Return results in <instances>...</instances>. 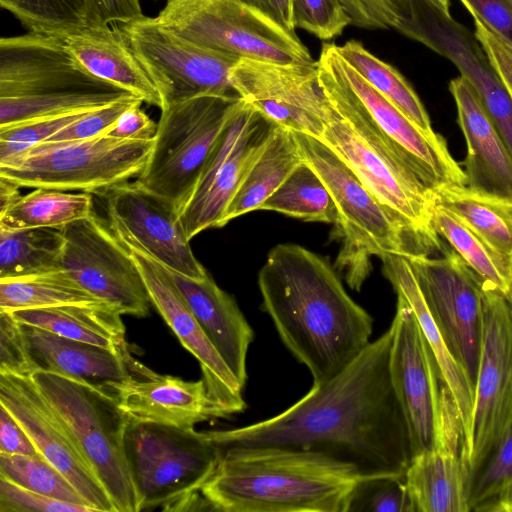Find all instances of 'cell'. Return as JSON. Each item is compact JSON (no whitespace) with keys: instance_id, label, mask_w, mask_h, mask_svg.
Returning a JSON list of instances; mask_svg holds the SVG:
<instances>
[{"instance_id":"cell-1","label":"cell","mask_w":512,"mask_h":512,"mask_svg":"<svg viewBox=\"0 0 512 512\" xmlns=\"http://www.w3.org/2000/svg\"><path fill=\"white\" fill-rule=\"evenodd\" d=\"M390 326L342 371L282 413L247 426L208 431L219 452L287 448L321 453L361 479L403 476L412 459L407 423L389 371Z\"/></svg>"},{"instance_id":"cell-2","label":"cell","mask_w":512,"mask_h":512,"mask_svg":"<svg viewBox=\"0 0 512 512\" xmlns=\"http://www.w3.org/2000/svg\"><path fill=\"white\" fill-rule=\"evenodd\" d=\"M258 286L263 309L313 385L332 379L370 343L373 318L349 296L328 258L278 244L259 271Z\"/></svg>"},{"instance_id":"cell-3","label":"cell","mask_w":512,"mask_h":512,"mask_svg":"<svg viewBox=\"0 0 512 512\" xmlns=\"http://www.w3.org/2000/svg\"><path fill=\"white\" fill-rule=\"evenodd\" d=\"M201 489L222 512H346L362 480L349 465L318 452L287 448L230 449Z\"/></svg>"},{"instance_id":"cell-4","label":"cell","mask_w":512,"mask_h":512,"mask_svg":"<svg viewBox=\"0 0 512 512\" xmlns=\"http://www.w3.org/2000/svg\"><path fill=\"white\" fill-rule=\"evenodd\" d=\"M318 81L328 102L320 137L399 221L422 254L441 252L442 238L433 227L435 194L387 141L335 69L322 46Z\"/></svg>"},{"instance_id":"cell-5","label":"cell","mask_w":512,"mask_h":512,"mask_svg":"<svg viewBox=\"0 0 512 512\" xmlns=\"http://www.w3.org/2000/svg\"><path fill=\"white\" fill-rule=\"evenodd\" d=\"M130 97L136 96L87 72L64 39L30 32L0 39V127Z\"/></svg>"},{"instance_id":"cell-6","label":"cell","mask_w":512,"mask_h":512,"mask_svg":"<svg viewBox=\"0 0 512 512\" xmlns=\"http://www.w3.org/2000/svg\"><path fill=\"white\" fill-rule=\"evenodd\" d=\"M124 449L138 512L211 510L201 489L221 456L208 431L130 419Z\"/></svg>"},{"instance_id":"cell-7","label":"cell","mask_w":512,"mask_h":512,"mask_svg":"<svg viewBox=\"0 0 512 512\" xmlns=\"http://www.w3.org/2000/svg\"><path fill=\"white\" fill-rule=\"evenodd\" d=\"M303 160L319 175L337 209L342 248L336 260L346 281L360 290L371 271L370 258L422 254L418 245L358 176L320 140L295 133Z\"/></svg>"},{"instance_id":"cell-8","label":"cell","mask_w":512,"mask_h":512,"mask_svg":"<svg viewBox=\"0 0 512 512\" xmlns=\"http://www.w3.org/2000/svg\"><path fill=\"white\" fill-rule=\"evenodd\" d=\"M31 377L105 487L116 512H138L124 449L130 418L117 398L56 372L36 370Z\"/></svg>"},{"instance_id":"cell-9","label":"cell","mask_w":512,"mask_h":512,"mask_svg":"<svg viewBox=\"0 0 512 512\" xmlns=\"http://www.w3.org/2000/svg\"><path fill=\"white\" fill-rule=\"evenodd\" d=\"M153 138L121 139L103 134L78 140L46 141L0 160V177L20 187L100 195L138 177Z\"/></svg>"},{"instance_id":"cell-10","label":"cell","mask_w":512,"mask_h":512,"mask_svg":"<svg viewBox=\"0 0 512 512\" xmlns=\"http://www.w3.org/2000/svg\"><path fill=\"white\" fill-rule=\"evenodd\" d=\"M244 102L238 95H201L163 107L150 156L136 180L180 211Z\"/></svg>"},{"instance_id":"cell-11","label":"cell","mask_w":512,"mask_h":512,"mask_svg":"<svg viewBox=\"0 0 512 512\" xmlns=\"http://www.w3.org/2000/svg\"><path fill=\"white\" fill-rule=\"evenodd\" d=\"M390 326V377L407 423L412 457L447 441H463L459 415L434 353L413 310L398 295Z\"/></svg>"},{"instance_id":"cell-12","label":"cell","mask_w":512,"mask_h":512,"mask_svg":"<svg viewBox=\"0 0 512 512\" xmlns=\"http://www.w3.org/2000/svg\"><path fill=\"white\" fill-rule=\"evenodd\" d=\"M156 18L198 45L240 59L316 63L295 32L240 0H167Z\"/></svg>"},{"instance_id":"cell-13","label":"cell","mask_w":512,"mask_h":512,"mask_svg":"<svg viewBox=\"0 0 512 512\" xmlns=\"http://www.w3.org/2000/svg\"><path fill=\"white\" fill-rule=\"evenodd\" d=\"M119 29L156 86L162 108L201 95H238L230 72L240 58L198 45L156 17L144 16Z\"/></svg>"},{"instance_id":"cell-14","label":"cell","mask_w":512,"mask_h":512,"mask_svg":"<svg viewBox=\"0 0 512 512\" xmlns=\"http://www.w3.org/2000/svg\"><path fill=\"white\" fill-rule=\"evenodd\" d=\"M512 423V304L483 283L481 343L467 460L474 474Z\"/></svg>"},{"instance_id":"cell-15","label":"cell","mask_w":512,"mask_h":512,"mask_svg":"<svg viewBox=\"0 0 512 512\" xmlns=\"http://www.w3.org/2000/svg\"><path fill=\"white\" fill-rule=\"evenodd\" d=\"M440 254L407 257L450 352L475 388L484 280L449 244L443 245Z\"/></svg>"},{"instance_id":"cell-16","label":"cell","mask_w":512,"mask_h":512,"mask_svg":"<svg viewBox=\"0 0 512 512\" xmlns=\"http://www.w3.org/2000/svg\"><path fill=\"white\" fill-rule=\"evenodd\" d=\"M59 269L122 315L145 317L150 298L130 251L95 213L60 228Z\"/></svg>"},{"instance_id":"cell-17","label":"cell","mask_w":512,"mask_h":512,"mask_svg":"<svg viewBox=\"0 0 512 512\" xmlns=\"http://www.w3.org/2000/svg\"><path fill=\"white\" fill-rule=\"evenodd\" d=\"M274 126L246 102L231 119L180 210L189 240L204 230L221 227L228 205L264 150Z\"/></svg>"},{"instance_id":"cell-18","label":"cell","mask_w":512,"mask_h":512,"mask_svg":"<svg viewBox=\"0 0 512 512\" xmlns=\"http://www.w3.org/2000/svg\"><path fill=\"white\" fill-rule=\"evenodd\" d=\"M236 93L276 126L320 139L328 102L316 63L280 64L241 58L230 72Z\"/></svg>"},{"instance_id":"cell-19","label":"cell","mask_w":512,"mask_h":512,"mask_svg":"<svg viewBox=\"0 0 512 512\" xmlns=\"http://www.w3.org/2000/svg\"><path fill=\"white\" fill-rule=\"evenodd\" d=\"M109 226L125 245L134 246L165 267L193 279L208 272L195 257L180 211L137 180L100 194Z\"/></svg>"},{"instance_id":"cell-20","label":"cell","mask_w":512,"mask_h":512,"mask_svg":"<svg viewBox=\"0 0 512 512\" xmlns=\"http://www.w3.org/2000/svg\"><path fill=\"white\" fill-rule=\"evenodd\" d=\"M0 405L23 427L39 454L69 479L87 506L95 512H116L105 487L31 375L0 372Z\"/></svg>"},{"instance_id":"cell-21","label":"cell","mask_w":512,"mask_h":512,"mask_svg":"<svg viewBox=\"0 0 512 512\" xmlns=\"http://www.w3.org/2000/svg\"><path fill=\"white\" fill-rule=\"evenodd\" d=\"M323 46L370 119L429 190L466 185L464 169L451 155L441 134L420 129L342 58L335 43Z\"/></svg>"},{"instance_id":"cell-22","label":"cell","mask_w":512,"mask_h":512,"mask_svg":"<svg viewBox=\"0 0 512 512\" xmlns=\"http://www.w3.org/2000/svg\"><path fill=\"white\" fill-rule=\"evenodd\" d=\"M125 246L139 269L151 304L181 344L198 360L210 395L233 415L243 412L246 408L242 396L244 387L203 332L167 268L140 249Z\"/></svg>"},{"instance_id":"cell-23","label":"cell","mask_w":512,"mask_h":512,"mask_svg":"<svg viewBox=\"0 0 512 512\" xmlns=\"http://www.w3.org/2000/svg\"><path fill=\"white\" fill-rule=\"evenodd\" d=\"M115 396L120 408L136 421L194 427L199 422L233 415L210 395L203 379L186 381L160 375L135 358Z\"/></svg>"},{"instance_id":"cell-24","label":"cell","mask_w":512,"mask_h":512,"mask_svg":"<svg viewBox=\"0 0 512 512\" xmlns=\"http://www.w3.org/2000/svg\"><path fill=\"white\" fill-rule=\"evenodd\" d=\"M449 90L467 146L466 186L512 202V157L475 89L459 75L450 81Z\"/></svg>"},{"instance_id":"cell-25","label":"cell","mask_w":512,"mask_h":512,"mask_svg":"<svg viewBox=\"0 0 512 512\" xmlns=\"http://www.w3.org/2000/svg\"><path fill=\"white\" fill-rule=\"evenodd\" d=\"M20 324L34 371L60 373L114 396L130 374L133 357L129 349L112 350Z\"/></svg>"},{"instance_id":"cell-26","label":"cell","mask_w":512,"mask_h":512,"mask_svg":"<svg viewBox=\"0 0 512 512\" xmlns=\"http://www.w3.org/2000/svg\"><path fill=\"white\" fill-rule=\"evenodd\" d=\"M167 270L203 332L244 387L247 353L254 332L235 299L222 290L209 274L202 279H193Z\"/></svg>"},{"instance_id":"cell-27","label":"cell","mask_w":512,"mask_h":512,"mask_svg":"<svg viewBox=\"0 0 512 512\" xmlns=\"http://www.w3.org/2000/svg\"><path fill=\"white\" fill-rule=\"evenodd\" d=\"M404 478L414 512H469L471 471L462 441L413 456Z\"/></svg>"},{"instance_id":"cell-28","label":"cell","mask_w":512,"mask_h":512,"mask_svg":"<svg viewBox=\"0 0 512 512\" xmlns=\"http://www.w3.org/2000/svg\"><path fill=\"white\" fill-rule=\"evenodd\" d=\"M380 258L384 276L391 283L396 294L404 298L413 310L434 353L442 381L450 392L459 415L467 454L475 401L474 385L450 352L427 306L408 257L400 254H385Z\"/></svg>"},{"instance_id":"cell-29","label":"cell","mask_w":512,"mask_h":512,"mask_svg":"<svg viewBox=\"0 0 512 512\" xmlns=\"http://www.w3.org/2000/svg\"><path fill=\"white\" fill-rule=\"evenodd\" d=\"M76 61L93 76L111 83L143 102L162 108L161 96L119 27L88 29L64 39Z\"/></svg>"},{"instance_id":"cell-30","label":"cell","mask_w":512,"mask_h":512,"mask_svg":"<svg viewBox=\"0 0 512 512\" xmlns=\"http://www.w3.org/2000/svg\"><path fill=\"white\" fill-rule=\"evenodd\" d=\"M10 313L20 323L62 337L117 351L128 349L122 314L108 303L20 309Z\"/></svg>"},{"instance_id":"cell-31","label":"cell","mask_w":512,"mask_h":512,"mask_svg":"<svg viewBox=\"0 0 512 512\" xmlns=\"http://www.w3.org/2000/svg\"><path fill=\"white\" fill-rule=\"evenodd\" d=\"M302 162L295 132L275 125L264 150L228 205L221 227L236 217L259 210Z\"/></svg>"},{"instance_id":"cell-32","label":"cell","mask_w":512,"mask_h":512,"mask_svg":"<svg viewBox=\"0 0 512 512\" xmlns=\"http://www.w3.org/2000/svg\"><path fill=\"white\" fill-rule=\"evenodd\" d=\"M434 194L436 204L449 210L512 262V202L466 185L445 187Z\"/></svg>"},{"instance_id":"cell-33","label":"cell","mask_w":512,"mask_h":512,"mask_svg":"<svg viewBox=\"0 0 512 512\" xmlns=\"http://www.w3.org/2000/svg\"><path fill=\"white\" fill-rule=\"evenodd\" d=\"M92 213L91 193L34 188L0 213V228H61Z\"/></svg>"},{"instance_id":"cell-34","label":"cell","mask_w":512,"mask_h":512,"mask_svg":"<svg viewBox=\"0 0 512 512\" xmlns=\"http://www.w3.org/2000/svg\"><path fill=\"white\" fill-rule=\"evenodd\" d=\"M96 303L105 302L59 268L22 277L0 279V311Z\"/></svg>"},{"instance_id":"cell-35","label":"cell","mask_w":512,"mask_h":512,"mask_svg":"<svg viewBox=\"0 0 512 512\" xmlns=\"http://www.w3.org/2000/svg\"><path fill=\"white\" fill-rule=\"evenodd\" d=\"M432 223L437 234L464 259L489 287L512 295V262L486 244L449 210L436 204Z\"/></svg>"},{"instance_id":"cell-36","label":"cell","mask_w":512,"mask_h":512,"mask_svg":"<svg viewBox=\"0 0 512 512\" xmlns=\"http://www.w3.org/2000/svg\"><path fill=\"white\" fill-rule=\"evenodd\" d=\"M62 246L60 228H0V279L58 269Z\"/></svg>"},{"instance_id":"cell-37","label":"cell","mask_w":512,"mask_h":512,"mask_svg":"<svg viewBox=\"0 0 512 512\" xmlns=\"http://www.w3.org/2000/svg\"><path fill=\"white\" fill-rule=\"evenodd\" d=\"M337 50L371 86L420 129L428 134L435 133L429 115L417 93L394 67L376 57L356 40L337 45Z\"/></svg>"},{"instance_id":"cell-38","label":"cell","mask_w":512,"mask_h":512,"mask_svg":"<svg viewBox=\"0 0 512 512\" xmlns=\"http://www.w3.org/2000/svg\"><path fill=\"white\" fill-rule=\"evenodd\" d=\"M259 210L275 211L309 222L337 221L335 202L319 177L304 160Z\"/></svg>"},{"instance_id":"cell-39","label":"cell","mask_w":512,"mask_h":512,"mask_svg":"<svg viewBox=\"0 0 512 512\" xmlns=\"http://www.w3.org/2000/svg\"><path fill=\"white\" fill-rule=\"evenodd\" d=\"M30 32L66 39L90 29L85 0H0Z\"/></svg>"},{"instance_id":"cell-40","label":"cell","mask_w":512,"mask_h":512,"mask_svg":"<svg viewBox=\"0 0 512 512\" xmlns=\"http://www.w3.org/2000/svg\"><path fill=\"white\" fill-rule=\"evenodd\" d=\"M0 477L46 496L86 505L69 479L42 456L0 453Z\"/></svg>"},{"instance_id":"cell-41","label":"cell","mask_w":512,"mask_h":512,"mask_svg":"<svg viewBox=\"0 0 512 512\" xmlns=\"http://www.w3.org/2000/svg\"><path fill=\"white\" fill-rule=\"evenodd\" d=\"M512 488V423L471 481L469 511L497 512Z\"/></svg>"},{"instance_id":"cell-42","label":"cell","mask_w":512,"mask_h":512,"mask_svg":"<svg viewBox=\"0 0 512 512\" xmlns=\"http://www.w3.org/2000/svg\"><path fill=\"white\" fill-rule=\"evenodd\" d=\"M346 512H414L404 475L360 480Z\"/></svg>"},{"instance_id":"cell-43","label":"cell","mask_w":512,"mask_h":512,"mask_svg":"<svg viewBox=\"0 0 512 512\" xmlns=\"http://www.w3.org/2000/svg\"><path fill=\"white\" fill-rule=\"evenodd\" d=\"M94 111L69 112L0 127V160L20 154Z\"/></svg>"},{"instance_id":"cell-44","label":"cell","mask_w":512,"mask_h":512,"mask_svg":"<svg viewBox=\"0 0 512 512\" xmlns=\"http://www.w3.org/2000/svg\"><path fill=\"white\" fill-rule=\"evenodd\" d=\"M294 27L320 40L341 35L352 21L340 0H293Z\"/></svg>"},{"instance_id":"cell-45","label":"cell","mask_w":512,"mask_h":512,"mask_svg":"<svg viewBox=\"0 0 512 512\" xmlns=\"http://www.w3.org/2000/svg\"><path fill=\"white\" fill-rule=\"evenodd\" d=\"M340 1L351 18V25L368 30H397L410 12V0Z\"/></svg>"},{"instance_id":"cell-46","label":"cell","mask_w":512,"mask_h":512,"mask_svg":"<svg viewBox=\"0 0 512 512\" xmlns=\"http://www.w3.org/2000/svg\"><path fill=\"white\" fill-rule=\"evenodd\" d=\"M0 512H95L91 507L62 501L0 477Z\"/></svg>"},{"instance_id":"cell-47","label":"cell","mask_w":512,"mask_h":512,"mask_svg":"<svg viewBox=\"0 0 512 512\" xmlns=\"http://www.w3.org/2000/svg\"><path fill=\"white\" fill-rule=\"evenodd\" d=\"M138 103H143V100L138 97H130L91 111L47 141L88 139L107 134L120 116L128 108Z\"/></svg>"},{"instance_id":"cell-48","label":"cell","mask_w":512,"mask_h":512,"mask_svg":"<svg viewBox=\"0 0 512 512\" xmlns=\"http://www.w3.org/2000/svg\"><path fill=\"white\" fill-rule=\"evenodd\" d=\"M0 372H34L21 324L7 311H0Z\"/></svg>"},{"instance_id":"cell-49","label":"cell","mask_w":512,"mask_h":512,"mask_svg":"<svg viewBox=\"0 0 512 512\" xmlns=\"http://www.w3.org/2000/svg\"><path fill=\"white\" fill-rule=\"evenodd\" d=\"M90 29L126 24L144 17L140 0H85Z\"/></svg>"},{"instance_id":"cell-50","label":"cell","mask_w":512,"mask_h":512,"mask_svg":"<svg viewBox=\"0 0 512 512\" xmlns=\"http://www.w3.org/2000/svg\"><path fill=\"white\" fill-rule=\"evenodd\" d=\"M473 18L512 44V0H460Z\"/></svg>"},{"instance_id":"cell-51","label":"cell","mask_w":512,"mask_h":512,"mask_svg":"<svg viewBox=\"0 0 512 512\" xmlns=\"http://www.w3.org/2000/svg\"><path fill=\"white\" fill-rule=\"evenodd\" d=\"M474 19V34L512 97V44Z\"/></svg>"},{"instance_id":"cell-52","label":"cell","mask_w":512,"mask_h":512,"mask_svg":"<svg viewBox=\"0 0 512 512\" xmlns=\"http://www.w3.org/2000/svg\"><path fill=\"white\" fill-rule=\"evenodd\" d=\"M0 453L41 456L23 427L2 405H0Z\"/></svg>"},{"instance_id":"cell-53","label":"cell","mask_w":512,"mask_h":512,"mask_svg":"<svg viewBox=\"0 0 512 512\" xmlns=\"http://www.w3.org/2000/svg\"><path fill=\"white\" fill-rule=\"evenodd\" d=\"M141 104L128 108L107 135L132 140L152 139L156 133L157 124L140 108Z\"/></svg>"},{"instance_id":"cell-54","label":"cell","mask_w":512,"mask_h":512,"mask_svg":"<svg viewBox=\"0 0 512 512\" xmlns=\"http://www.w3.org/2000/svg\"><path fill=\"white\" fill-rule=\"evenodd\" d=\"M261 11L276 23L289 31L295 32L293 23V0H240Z\"/></svg>"},{"instance_id":"cell-55","label":"cell","mask_w":512,"mask_h":512,"mask_svg":"<svg viewBox=\"0 0 512 512\" xmlns=\"http://www.w3.org/2000/svg\"><path fill=\"white\" fill-rule=\"evenodd\" d=\"M19 185L0 177V213L12 206L20 197Z\"/></svg>"},{"instance_id":"cell-56","label":"cell","mask_w":512,"mask_h":512,"mask_svg":"<svg viewBox=\"0 0 512 512\" xmlns=\"http://www.w3.org/2000/svg\"><path fill=\"white\" fill-rule=\"evenodd\" d=\"M497 512H512V488L499 505Z\"/></svg>"},{"instance_id":"cell-57","label":"cell","mask_w":512,"mask_h":512,"mask_svg":"<svg viewBox=\"0 0 512 512\" xmlns=\"http://www.w3.org/2000/svg\"><path fill=\"white\" fill-rule=\"evenodd\" d=\"M439 7L445 14H450V0H429Z\"/></svg>"},{"instance_id":"cell-58","label":"cell","mask_w":512,"mask_h":512,"mask_svg":"<svg viewBox=\"0 0 512 512\" xmlns=\"http://www.w3.org/2000/svg\"><path fill=\"white\" fill-rule=\"evenodd\" d=\"M510 303L512 304V295L510 297H508Z\"/></svg>"}]
</instances>
